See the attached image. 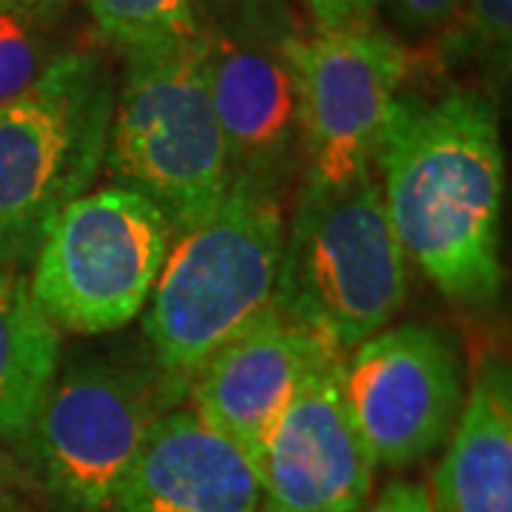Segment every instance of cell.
I'll list each match as a JSON object with an SVG mask.
<instances>
[{"instance_id": "6da1fadb", "label": "cell", "mask_w": 512, "mask_h": 512, "mask_svg": "<svg viewBox=\"0 0 512 512\" xmlns=\"http://www.w3.org/2000/svg\"><path fill=\"white\" fill-rule=\"evenodd\" d=\"M373 171L404 256L450 302L501 291L504 151L498 109L476 89L399 94Z\"/></svg>"}, {"instance_id": "7a4b0ae2", "label": "cell", "mask_w": 512, "mask_h": 512, "mask_svg": "<svg viewBox=\"0 0 512 512\" xmlns=\"http://www.w3.org/2000/svg\"><path fill=\"white\" fill-rule=\"evenodd\" d=\"M282 197L231 183L217 211L174 237L143 316L151 362L188 393L217 350L276 305Z\"/></svg>"}, {"instance_id": "3957f363", "label": "cell", "mask_w": 512, "mask_h": 512, "mask_svg": "<svg viewBox=\"0 0 512 512\" xmlns=\"http://www.w3.org/2000/svg\"><path fill=\"white\" fill-rule=\"evenodd\" d=\"M407 299V256L376 171L342 183L305 177L276 279V308L348 353L390 325Z\"/></svg>"}, {"instance_id": "277c9868", "label": "cell", "mask_w": 512, "mask_h": 512, "mask_svg": "<svg viewBox=\"0 0 512 512\" xmlns=\"http://www.w3.org/2000/svg\"><path fill=\"white\" fill-rule=\"evenodd\" d=\"M106 165L114 185L163 211L174 237L217 211L231 168L208 97L202 35L126 55Z\"/></svg>"}, {"instance_id": "5b68a950", "label": "cell", "mask_w": 512, "mask_h": 512, "mask_svg": "<svg viewBox=\"0 0 512 512\" xmlns=\"http://www.w3.org/2000/svg\"><path fill=\"white\" fill-rule=\"evenodd\" d=\"M183 402L154 362L86 359L57 370L15 444L57 512H106L148 430Z\"/></svg>"}, {"instance_id": "8992f818", "label": "cell", "mask_w": 512, "mask_h": 512, "mask_svg": "<svg viewBox=\"0 0 512 512\" xmlns=\"http://www.w3.org/2000/svg\"><path fill=\"white\" fill-rule=\"evenodd\" d=\"M114 92L97 57L60 52L29 92L0 106V262L35 254L60 208L106 163Z\"/></svg>"}, {"instance_id": "52a82bcc", "label": "cell", "mask_w": 512, "mask_h": 512, "mask_svg": "<svg viewBox=\"0 0 512 512\" xmlns=\"http://www.w3.org/2000/svg\"><path fill=\"white\" fill-rule=\"evenodd\" d=\"M171 242L174 228L154 202L123 185H103L46 225L29 288L60 333H111L146 311Z\"/></svg>"}, {"instance_id": "ba28073f", "label": "cell", "mask_w": 512, "mask_h": 512, "mask_svg": "<svg viewBox=\"0 0 512 512\" xmlns=\"http://www.w3.org/2000/svg\"><path fill=\"white\" fill-rule=\"evenodd\" d=\"M299 40L302 32L288 9L202 29L208 97L231 183L276 197L302 151Z\"/></svg>"}, {"instance_id": "9c48e42d", "label": "cell", "mask_w": 512, "mask_h": 512, "mask_svg": "<svg viewBox=\"0 0 512 512\" xmlns=\"http://www.w3.org/2000/svg\"><path fill=\"white\" fill-rule=\"evenodd\" d=\"M464 393L458 345L430 325L384 328L342 359V396L379 467L402 470L439 450Z\"/></svg>"}, {"instance_id": "30bf717a", "label": "cell", "mask_w": 512, "mask_h": 512, "mask_svg": "<svg viewBox=\"0 0 512 512\" xmlns=\"http://www.w3.org/2000/svg\"><path fill=\"white\" fill-rule=\"evenodd\" d=\"M305 177L342 183L373 168L393 106L410 77V52L376 23L299 40Z\"/></svg>"}, {"instance_id": "8fae6325", "label": "cell", "mask_w": 512, "mask_h": 512, "mask_svg": "<svg viewBox=\"0 0 512 512\" xmlns=\"http://www.w3.org/2000/svg\"><path fill=\"white\" fill-rule=\"evenodd\" d=\"M342 356L325 336L274 305L191 376L185 402L231 441L259 476L265 447L296 390Z\"/></svg>"}, {"instance_id": "7c38bea8", "label": "cell", "mask_w": 512, "mask_h": 512, "mask_svg": "<svg viewBox=\"0 0 512 512\" xmlns=\"http://www.w3.org/2000/svg\"><path fill=\"white\" fill-rule=\"evenodd\" d=\"M342 359L313 373L276 424L259 464L265 512H367L379 464L350 419Z\"/></svg>"}, {"instance_id": "4fadbf2b", "label": "cell", "mask_w": 512, "mask_h": 512, "mask_svg": "<svg viewBox=\"0 0 512 512\" xmlns=\"http://www.w3.org/2000/svg\"><path fill=\"white\" fill-rule=\"evenodd\" d=\"M106 512H265L254 464L191 410L148 430Z\"/></svg>"}, {"instance_id": "5bb4252c", "label": "cell", "mask_w": 512, "mask_h": 512, "mask_svg": "<svg viewBox=\"0 0 512 512\" xmlns=\"http://www.w3.org/2000/svg\"><path fill=\"white\" fill-rule=\"evenodd\" d=\"M436 470V512H512V373L484 356Z\"/></svg>"}, {"instance_id": "9a60e30c", "label": "cell", "mask_w": 512, "mask_h": 512, "mask_svg": "<svg viewBox=\"0 0 512 512\" xmlns=\"http://www.w3.org/2000/svg\"><path fill=\"white\" fill-rule=\"evenodd\" d=\"M60 370V330L29 276L0 262V439L18 441Z\"/></svg>"}, {"instance_id": "2e32d148", "label": "cell", "mask_w": 512, "mask_h": 512, "mask_svg": "<svg viewBox=\"0 0 512 512\" xmlns=\"http://www.w3.org/2000/svg\"><path fill=\"white\" fill-rule=\"evenodd\" d=\"M100 37L123 55L200 37L194 0H86Z\"/></svg>"}, {"instance_id": "e0dca14e", "label": "cell", "mask_w": 512, "mask_h": 512, "mask_svg": "<svg viewBox=\"0 0 512 512\" xmlns=\"http://www.w3.org/2000/svg\"><path fill=\"white\" fill-rule=\"evenodd\" d=\"M444 49L450 57L490 63L493 69L510 66L512 0H464L458 15L444 29Z\"/></svg>"}, {"instance_id": "ac0fdd59", "label": "cell", "mask_w": 512, "mask_h": 512, "mask_svg": "<svg viewBox=\"0 0 512 512\" xmlns=\"http://www.w3.org/2000/svg\"><path fill=\"white\" fill-rule=\"evenodd\" d=\"M55 57L29 9L0 6V106L29 92Z\"/></svg>"}, {"instance_id": "d6986e66", "label": "cell", "mask_w": 512, "mask_h": 512, "mask_svg": "<svg viewBox=\"0 0 512 512\" xmlns=\"http://www.w3.org/2000/svg\"><path fill=\"white\" fill-rule=\"evenodd\" d=\"M407 35H433L456 18L464 0H382Z\"/></svg>"}, {"instance_id": "ffe728a7", "label": "cell", "mask_w": 512, "mask_h": 512, "mask_svg": "<svg viewBox=\"0 0 512 512\" xmlns=\"http://www.w3.org/2000/svg\"><path fill=\"white\" fill-rule=\"evenodd\" d=\"M319 32H339L350 26L376 23L382 0H305Z\"/></svg>"}, {"instance_id": "44dd1931", "label": "cell", "mask_w": 512, "mask_h": 512, "mask_svg": "<svg viewBox=\"0 0 512 512\" xmlns=\"http://www.w3.org/2000/svg\"><path fill=\"white\" fill-rule=\"evenodd\" d=\"M279 9H285L282 0H194L200 32L211 29V26H222V23L259 18V15L279 12Z\"/></svg>"}, {"instance_id": "7402d4cb", "label": "cell", "mask_w": 512, "mask_h": 512, "mask_svg": "<svg viewBox=\"0 0 512 512\" xmlns=\"http://www.w3.org/2000/svg\"><path fill=\"white\" fill-rule=\"evenodd\" d=\"M367 512H436L433 510V498L421 487L410 481H393L379 501Z\"/></svg>"}, {"instance_id": "603a6c76", "label": "cell", "mask_w": 512, "mask_h": 512, "mask_svg": "<svg viewBox=\"0 0 512 512\" xmlns=\"http://www.w3.org/2000/svg\"><path fill=\"white\" fill-rule=\"evenodd\" d=\"M63 3H69V0H0V6L29 9V12H35V9H49V6H63Z\"/></svg>"}, {"instance_id": "cb8c5ba5", "label": "cell", "mask_w": 512, "mask_h": 512, "mask_svg": "<svg viewBox=\"0 0 512 512\" xmlns=\"http://www.w3.org/2000/svg\"><path fill=\"white\" fill-rule=\"evenodd\" d=\"M0 512H35V510H32V507H26V504L18 501L15 495H9L0 490Z\"/></svg>"}]
</instances>
